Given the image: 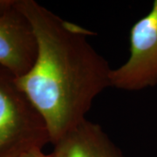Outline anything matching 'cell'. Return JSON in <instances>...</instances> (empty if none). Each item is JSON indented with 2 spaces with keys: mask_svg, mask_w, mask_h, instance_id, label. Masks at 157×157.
<instances>
[{
  "mask_svg": "<svg viewBox=\"0 0 157 157\" xmlns=\"http://www.w3.org/2000/svg\"><path fill=\"white\" fill-rule=\"evenodd\" d=\"M52 154H53V156L54 157H62L61 155L57 151V150H55V149H54V151L52 152Z\"/></svg>",
  "mask_w": 157,
  "mask_h": 157,
  "instance_id": "8",
  "label": "cell"
},
{
  "mask_svg": "<svg viewBox=\"0 0 157 157\" xmlns=\"http://www.w3.org/2000/svg\"><path fill=\"white\" fill-rule=\"evenodd\" d=\"M17 157H54L53 154L51 155H45L42 151V147H33L28 149L26 151L22 152L20 155H18Z\"/></svg>",
  "mask_w": 157,
  "mask_h": 157,
  "instance_id": "6",
  "label": "cell"
},
{
  "mask_svg": "<svg viewBox=\"0 0 157 157\" xmlns=\"http://www.w3.org/2000/svg\"><path fill=\"white\" fill-rule=\"evenodd\" d=\"M38 43L31 23L15 6L0 14V66L16 78L25 75L33 67Z\"/></svg>",
  "mask_w": 157,
  "mask_h": 157,
  "instance_id": "4",
  "label": "cell"
},
{
  "mask_svg": "<svg viewBox=\"0 0 157 157\" xmlns=\"http://www.w3.org/2000/svg\"><path fill=\"white\" fill-rule=\"evenodd\" d=\"M13 0H0V14L6 11L9 7H11Z\"/></svg>",
  "mask_w": 157,
  "mask_h": 157,
  "instance_id": "7",
  "label": "cell"
},
{
  "mask_svg": "<svg viewBox=\"0 0 157 157\" xmlns=\"http://www.w3.org/2000/svg\"><path fill=\"white\" fill-rule=\"evenodd\" d=\"M15 6L38 43L33 67L17 83L45 120L54 146L86 120L94 99L111 86L112 68L88 41L93 32L34 0H15Z\"/></svg>",
  "mask_w": 157,
  "mask_h": 157,
  "instance_id": "1",
  "label": "cell"
},
{
  "mask_svg": "<svg viewBox=\"0 0 157 157\" xmlns=\"http://www.w3.org/2000/svg\"><path fill=\"white\" fill-rule=\"evenodd\" d=\"M45 120L17 83L0 66V157H17L49 143Z\"/></svg>",
  "mask_w": 157,
  "mask_h": 157,
  "instance_id": "2",
  "label": "cell"
},
{
  "mask_svg": "<svg viewBox=\"0 0 157 157\" xmlns=\"http://www.w3.org/2000/svg\"><path fill=\"white\" fill-rule=\"evenodd\" d=\"M111 87L140 91L157 85V0L130 30L128 59L110 73Z\"/></svg>",
  "mask_w": 157,
  "mask_h": 157,
  "instance_id": "3",
  "label": "cell"
},
{
  "mask_svg": "<svg viewBox=\"0 0 157 157\" xmlns=\"http://www.w3.org/2000/svg\"><path fill=\"white\" fill-rule=\"evenodd\" d=\"M62 157H124L101 125L84 121L54 145Z\"/></svg>",
  "mask_w": 157,
  "mask_h": 157,
  "instance_id": "5",
  "label": "cell"
}]
</instances>
